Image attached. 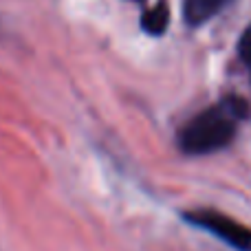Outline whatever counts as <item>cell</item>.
Segmentation results:
<instances>
[{
	"label": "cell",
	"mask_w": 251,
	"mask_h": 251,
	"mask_svg": "<svg viewBox=\"0 0 251 251\" xmlns=\"http://www.w3.org/2000/svg\"><path fill=\"white\" fill-rule=\"evenodd\" d=\"M245 115L243 101H225L196 115L178 134L181 150L187 154H209L229 146L236 134V122Z\"/></svg>",
	"instance_id": "cell-1"
},
{
	"label": "cell",
	"mask_w": 251,
	"mask_h": 251,
	"mask_svg": "<svg viewBox=\"0 0 251 251\" xmlns=\"http://www.w3.org/2000/svg\"><path fill=\"white\" fill-rule=\"evenodd\" d=\"M183 218L190 225L209 231L229 247L238 251H251V227L243 225L227 214L216 212V209H192V212L183 214Z\"/></svg>",
	"instance_id": "cell-2"
},
{
	"label": "cell",
	"mask_w": 251,
	"mask_h": 251,
	"mask_svg": "<svg viewBox=\"0 0 251 251\" xmlns=\"http://www.w3.org/2000/svg\"><path fill=\"white\" fill-rule=\"evenodd\" d=\"M229 2L231 0H185L183 13L190 25H203V22L212 20L218 11H223Z\"/></svg>",
	"instance_id": "cell-3"
},
{
	"label": "cell",
	"mask_w": 251,
	"mask_h": 251,
	"mask_svg": "<svg viewBox=\"0 0 251 251\" xmlns=\"http://www.w3.org/2000/svg\"><path fill=\"white\" fill-rule=\"evenodd\" d=\"M168 22H170V9H168V4L161 0V2H156L152 9H148L146 18H143V29L152 35H159L165 31Z\"/></svg>",
	"instance_id": "cell-4"
},
{
	"label": "cell",
	"mask_w": 251,
	"mask_h": 251,
	"mask_svg": "<svg viewBox=\"0 0 251 251\" xmlns=\"http://www.w3.org/2000/svg\"><path fill=\"white\" fill-rule=\"evenodd\" d=\"M240 57H243L245 64H247L251 71V26L243 33V38H240Z\"/></svg>",
	"instance_id": "cell-5"
}]
</instances>
